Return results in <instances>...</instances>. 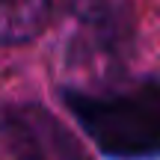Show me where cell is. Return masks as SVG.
I'll return each mask as SVG.
<instances>
[{
	"mask_svg": "<svg viewBox=\"0 0 160 160\" xmlns=\"http://www.w3.org/2000/svg\"><path fill=\"white\" fill-rule=\"evenodd\" d=\"M51 0H0V39L6 48L24 45L45 30Z\"/></svg>",
	"mask_w": 160,
	"mask_h": 160,
	"instance_id": "cell-2",
	"label": "cell"
},
{
	"mask_svg": "<svg viewBox=\"0 0 160 160\" xmlns=\"http://www.w3.org/2000/svg\"><path fill=\"white\" fill-rule=\"evenodd\" d=\"M59 101L107 160H160V77L119 86H62Z\"/></svg>",
	"mask_w": 160,
	"mask_h": 160,
	"instance_id": "cell-1",
	"label": "cell"
},
{
	"mask_svg": "<svg viewBox=\"0 0 160 160\" xmlns=\"http://www.w3.org/2000/svg\"><path fill=\"white\" fill-rule=\"evenodd\" d=\"M71 6L80 15V21L89 24L95 33L116 36L125 27L131 0H71Z\"/></svg>",
	"mask_w": 160,
	"mask_h": 160,
	"instance_id": "cell-4",
	"label": "cell"
},
{
	"mask_svg": "<svg viewBox=\"0 0 160 160\" xmlns=\"http://www.w3.org/2000/svg\"><path fill=\"white\" fill-rule=\"evenodd\" d=\"M3 157L6 160H53L27 125L21 107L9 104L3 110Z\"/></svg>",
	"mask_w": 160,
	"mask_h": 160,
	"instance_id": "cell-3",
	"label": "cell"
}]
</instances>
